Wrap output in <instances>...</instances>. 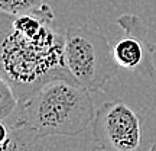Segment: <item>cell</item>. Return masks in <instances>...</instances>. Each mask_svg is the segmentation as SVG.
<instances>
[{
	"mask_svg": "<svg viewBox=\"0 0 156 151\" xmlns=\"http://www.w3.org/2000/svg\"><path fill=\"white\" fill-rule=\"evenodd\" d=\"M0 35L2 77L19 102L55 78L78 83L65 61V32L58 28L48 3L20 15L2 12Z\"/></svg>",
	"mask_w": 156,
	"mask_h": 151,
	"instance_id": "1",
	"label": "cell"
},
{
	"mask_svg": "<svg viewBox=\"0 0 156 151\" xmlns=\"http://www.w3.org/2000/svg\"><path fill=\"white\" fill-rule=\"evenodd\" d=\"M95 116L91 92L78 83L55 78L39 87L19 108L7 123L30 129L38 138L75 137L85 131Z\"/></svg>",
	"mask_w": 156,
	"mask_h": 151,
	"instance_id": "2",
	"label": "cell"
},
{
	"mask_svg": "<svg viewBox=\"0 0 156 151\" xmlns=\"http://www.w3.org/2000/svg\"><path fill=\"white\" fill-rule=\"evenodd\" d=\"M65 61L78 84L91 93L103 92L119 68L113 57V45L87 25L65 29Z\"/></svg>",
	"mask_w": 156,
	"mask_h": 151,
	"instance_id": "3",
	"label": "cell"
},
{
	"mask_svg": "<svg viewBox=\"0 0 156 151\" xmlns=\"http://www.w3.org/2000/svg\"><path fill=\"white\" fill-rule=\"evenodd\" d=\"M93 135L101 150L140 151V118L126 102L119 99L104 102L95 112Z\"/></svg>",
	"mask_w": 156,
	"mask_h": 151,
	"instance_id": "4",
	"label": "cell"
},
{
	"mask_svg": "<svg viewBox=\"0 0 156 151\" xmlns=\"http://www.w3.org/2000/svg\"><path fill=\"white\" fill-rule=\"evenodd\" d=\"M123 29V36L113 45V57L120 68L145 74L147 77L155 76V44L151 42L149 29L145 22L136 15L126 13L116 21Z\"/></svg>",
	"mask_w": 156,
	"mask_h": 151,
	"instance_id": "5",
	"label": "cell"
},
{
	"mask_svg": "<svg viewBox=\"0 0 156 151\" xmlns=\"http://www.w3.org/2000/svg\"><path fill=\"white\" fill-rule=\"evenodd\" d=\"M0 129V151H44L41 138L26 126L2 121Z\"/></svg>",
	"mask_w": 156,
	"mask_h": 151,
	"instance_id": "6",
	"label": "cell"
},
{
	"mask_svg": "<svg viewBox=\"0 0 156 151\" xmlns=\"http://www.w3.org/2000/svg\"><path fill=\"white\" fill-rule=\"evenodd\" d=\"M19 108V97L12 86L3 77H0V119L9 121Z\"/></svg>",
	"mask_w": 156,
	"mask_h": 151,
	"instance_id": "7",
	"label": "cell"
},
{
	"mask_svg": "<svg viewBox=\"0 0 156 151\" xmlns=\"http://www.w3.org/2000/svg\"><path fill=\"white\" fill-rule=\"evenodd\" d=\"M46 5L45 0H0V10L9 15H20Z\"/></svg>",
	"mask_w": 156,
	"mask_h": 151,
	"instance_id": "8",
	"label": "cell"
},
{
	"mask_svg": "<svg viewBox=\"0 0 156 151\" xmlns=\"http://www.w3.org/2000/svg\"><path fill=\"white\" fill-rule=\"evenodd\" d=\"M101 151H106V150H101ZM147 151H156V144H153V145H152Z\"/></svg>",
	"mask_w": 156,
	"mask_h": 151,
	"instance_id": "9",
	"label": "cell"
}]
</instances>
